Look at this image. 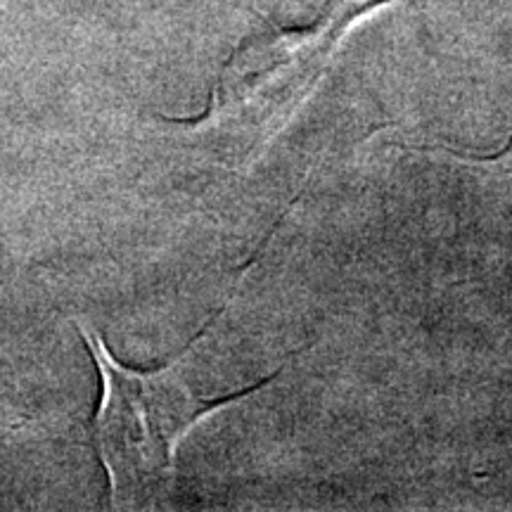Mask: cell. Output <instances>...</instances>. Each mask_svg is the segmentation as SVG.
I'll return each mask as SVG.
<instances>
[{"label":"cell","mask_w":512,"mask_h":512,"mask_svg":"<svg viewBox=\"0 0 512 512\" xmlns=\"http://www.w3.org/2000/svg\"><path fill=\"white\" fill-rule=\"evenodd\" d=\"M102 380L95 415V444L112 486L117 508H143L169 494L176 479V456L192 427L216 408L238 401L271 380L242 394L204 401L185 380L181 361L162 370H133L110 354L98 332L79 323Z\"/></svg>","instance_id":"1"}]
</instances>
